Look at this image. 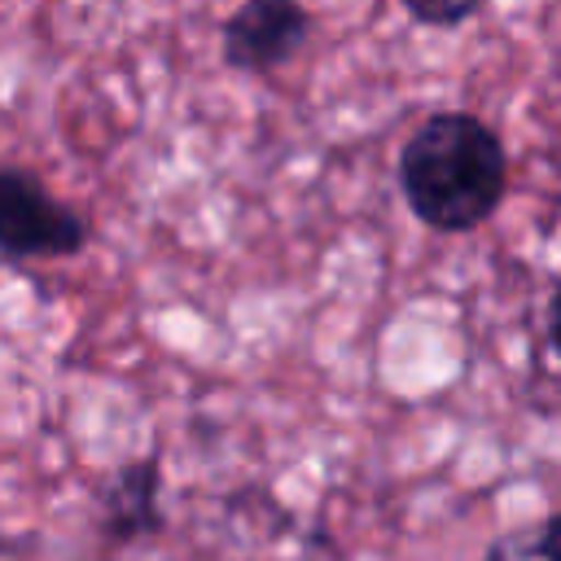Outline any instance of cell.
Masks as SVG:
<instances>
[{
	"mask_svg": "<svg viewBox=\"0 0 561 561\" xmlns=\"http://www.w3.org/2000/svg\"><path fill=\"white\" fill-rule=\"evenodd\" d=\"M482 561H561V513H548L543 522L495 535Z\"/></svg>",
	"mask_w": 561,
	"mask_h": 561,
	"instance_id": "cell-5",
	"label": "cell"
},
{
	"mask_svg": "<svg viewBox=\"0 0 561 561\" xmlns=\"http://www.w3.org/2000/svg\"><path fill=\"white\" fill-rule=\"evenodd\" d=\"M403 206L443 237L482 228L508 193V149L473 110L425 114L394 158Z\"/></svg>",
	"mask_w": 561,
	"mask_h": 561,
	"instance_id": "cell-1",
	"label": "cell"
},
{
	"mask_svg": "<svg viewBox=\"0 0 561 561\" xmlns=\"http://www.w3.org/2000/svg\"><path fill=\"white\" fill-rule=\"evenodd\" d=\"M88 245V219L61 202L35 171L0 167V254L9 263L75 259Z\"/></svg>",
	"mask_w": 561,
	"mask_h": 561,
	"instance_id": "cell-2",
	"label": "cell"
},
{
	"mask_svg": "<svg viewBox=\"0 0 561 561\" xmlns=\"http://www.w3.org/2000/svg\"><path fill=\"white\" fill-rule=\"evenodd\" d=\"M311 35V13L294 0H245L219 26V57L232 70L267 75L298 57Z\"/></svg>",
	"mask_w": 561,
	"mask_h": 561,
	"instance_id": "cell-3",
	"label": "cell"
},
{
	"mask_svg": "<svg viewBox=\"0 0 561 561\" xmlns=\"http://www.w3.org/2000/svg\"><path fill=\"white\" fill-rule=\"evenodd\" d=\"M403 13H408V22H416V26H425V31H456V26H465L469 18H478L482 4H478V0H456V4H443V0H434V4H425V0H403Z\"/></svg>",
	"mask_w": 561,
	"mask_h": 561,
	"instance_id": "cell-6",
	"label": "cell"
},
{
	"mask_svg": "<svg viewBox=\"0 0 561 561\" xmlns=\"http://www.w3.org/2000/svg\"><path fill=\"white\" fill-rule=\"evenodd\" d=\"M543 329H548V346H552V355L561 359V285H557V289H552V298H548Z\"/></svg>",
	"mask_w": 561,
	"mask_h": 561,
	"instance_id": "cell-7",
	"label": "cell"
},
{
	"mask_svg": "<svg viewBox=\"0 0 561 561\" xmlns=\"http://www.w3.org/2000/svg\"><path fill=\"white\" fill-rule=\"evenodd\" d=\"M162 513V456H136L96 486V526L110 543H136L158 535Z\"/></svg>",
	"mask_w": 561,
	"mask_h": 561,
	"instance_id": "cell-4",
	"label": "cell"
}]
</instances>
